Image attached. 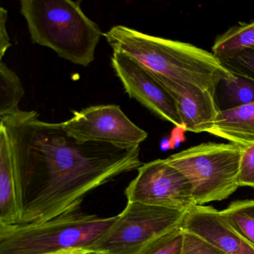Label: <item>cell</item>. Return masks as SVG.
<instances>
[{
	"label": "cell",
	"mask_w": 254,
	"mask_h": 254,
	"mask_svg": "<svg viewBox=\"0 0 254 254\" xmlns=\"http://www.w3.org/2000/svg\"><path fill=\"white\" fill-rule=\"evenodd\" d=\"M0 126L11 143L19 224L78 210L90 191L143 164L139 146L78 140L61 123L43 121L35 111L0 118Z\"/></svg>",
	"instance_id": "cell-1"
},
{
	"label": "cell",
	"mask_w": 254,
	"mask_h": 254,
	"mask_svg": "<svg viewBox=\"0 0 254 254\" xmlns=\"http://www.w3.org/2000/svg\"><path fill=\"white\" fill-rule=\"evenodd\" d=\"M114 53L126 55L150 73L216 93L218 84L234 78L212 53L189 43L166 39L117 25L104 35Z\"/></svg>",
	"instance_id": "cell-2"
},
{
	"label": "cell",
	"mask_w": 254,
	"mask_h": 254,
	"mask_svg": "<svg viewBox=\"0 0 254 254\" xmlns=\"http://www.w3.org/2000/svg\"><path fill=\"white\" fill-rule=\"evenodd\" d=\"M81 1L22 0L20 12L34 44L51 49L64 60L87 66L105 34L81 8Z\"/></svg>",
	"instance_id": "cell-3"
},
{
	"label": "cell",
	"mask_w": 254,
	"mask_h": 254,
	"mask_svg": "<svg viewBox=\"0 0 254 254\" xmlns=\"http://www.w3.org/2000/svg\"><path fill=\"white\" fill-rule=\"evenodd\" d=\"M117 216L102 218L78 210L38 224H0V254H44L67 249L90 251Z\"/></svg>",
	"instance_id": "cell-4"
},
{
	"label": "cell",
	"mask_w": 254,
	"mask_h": 254,
	"mask_svg": "<svg viewBox=\"0 0 254 254\" xmlns=\"http://www.w3.org/2000/svg\"><path fill=\"white\" fill-rule=\"evenodd\" d=\"M242 148L233 143L206 142L166 158L192 187L196 205L221 201L239 188Z\"/></svg>",
	"instance_id": "cell-5"
},
{
	"label": "cell",
	"mask_w": 254,
	"mask_h": 254,
	"mask_svg": "<svg viewBox=\"0 0 254 254\" xmlns=\"http://www.w3.org/2000/svg\"><path fill=\"white\" fill-rule=\"evenodd\" d=\"M186 212L128 201L114 224L92 245L99 254H139L152 241L181 226Z\"/></svg>",
	"instance_id": "cell-6"
},
{
	"label": "cell",
	"mask_w": 254,
	"mask_h": 254,
	"mask_svg": "<svg viewBox=\"0 0 254 254\" xmlns=\"http://www.w3.org/2000/svg\"><path fill=\"white\" fill-rule=\"evenodd\" d=\"M126 190L128 201L187 212L195 206L189 180L166 159L142 164Z\"/></svg>",
	"instance_id": "cell-7"
},
{
	"label": "cell",
	"mask_w": 254,
	"mask_h": 254,
	"mask_svg": "<svg viewBox=\"0 0 254 254\" xmlns=\"http://www.w3.org/2000/svg\"><path fill=\"white\" fill-rule=\"evenodd\" d=\"M61 125L78 140L123 148L139 146L148 136L116 105H96L73 111V117Z\"/></svg>",
	"instance_id": "cell-8"
},
{
	"label": "cell",
	"mask_w": 254,
	"mask_h": 254,
	"mask_svg": "<svg viewBox=\"0 0 254 254\" xmlns=\"http://www.w3.org/2000/svg\"><path fill=\"white\" fill-rule=\"evenodd\" d=\"M111 64L130 99H136L159 118L184 130L175 101L147 69L120 53H113Z\"/></svg>",
	"instance_id": "cell-9"
},
{
	"label": "cell",
	"mask_w": 254,
	"mask_h": 254,
	"mask_svg": "<svg viewBox=\"0 0 254 254\" xmlns=\"http://www.w3.org/2000/svg\"><path fill=\"white\" fill-rule=\"evenodd\" d=\"M184 231L197 235L227 254H254V246L229 224L222 211L195 205L186 212L181 224Z\"/></svg>",
	"instance_id": "cell-10"
},
{
	"label": "cell",
	"mask_w": 254,
	"mask_h": 254,
	"mask_svg": "<svg viewBox=\"0 0 254 254\" xmlns=\"http://www.w3.org/2000/svg\"><path fill=\"white\" fill-rule=\"evenodd\" d=\"M151 75L175 101L184 131L207 133L221 111L215 93L193 84H179Z\"/></svg>",
	"instance_id": "cell-11"
},
{
	"label": "cell",
	"mask_w": 254,
	"mask_h": 254,
	"mask_svg": "<svg viewBox=\"0 0 254 254\" xmlns=\"http://www.w3.org/2000/svg\"><path fill=\"white\" fill-rule=\"evenodd\" d=\"M207 133L240 148L254 145V103L221 110Z\"/></svg>",
	"instance_id": "cell-12"
},
{
	"label": "cell",
	"mask_w": 254,
	"mask_h": 254,
	"mask_svg": "<svg viewBox=\"0 0 254 254\" xmlns=\"http://www.w3.org/2000/svg\"><path fill=\"white\" fill-rule=\"evenodd\" d=\"M19 220L11 143L5 127L0 126V224H17Z\"/></svg>",
	"instance_id": "cell-13"
},
{
	"label": "cell",
	"mask_w": 254,
	"mask_h": 254,
	"mask_svg": "<svg viewBox=\"0 0 254 254\" xmlns=\"http://www.w3.org/2000/svg\"><path fill=\"white\" fill-rule=\"evenodd\" d=\"M252 48H254V19L249 23L232 26L217 37L212 47V53L223 62Z\"/></svg>",
	"instance_id": "cell-14"
},
{
	"label": "cell",
	"mask_w": 254,
	"mask_h": 254,
	"mask_svg": "<svg viewBox=\"0 0 254 254\" xmlns=\"http://www.w3.org/2000/svg\"><path fill=\"white\" fill-rule=\"evenodd\" d=\"M24 94L18 75L3 61L0 62V118L20 111L19 104Z\"/></svg>",
	"instance_id": "cell-15"
},
{
	"label": "cell",
	"mask_w": 254,
	"mask_h": 254,
	"mask_svg": "<svg viewBox=\"0 0 254 254\" xmlns=\"http://www.w3.org/2000/svg\"><path fill=\"white\" fill-rule=\"evenodd\" d=\"M219 91L224 101V110L254 103V80L235 75L228 81L218 84L216 92Z\"/></svg>",
	"instance_id": "cell-16"
},
{
	"label": "cell",
	"mask_w": 254,
	"mask_h": 254,
	"mask_svg": "<svg viewBox=\"0 0 254 254\" xmlns=\"http://www.w3.org/2000/svg\"><path fill=\"white\" fill-rule=\"evenodd\" d=\"M221 211L232 227L254 246V199L232 202Z\"/></svg>",
	"instance_id": "cell-17"
},
{
	"label": "cell",
	"mask_w": 254,
	"mask_h": 254,
	"mask_svg": "<svg viewBox=\"0 0 254 254\" xmlns=\"http://www.w3.org/2000/svg\"><path fill=\"white\" fill-rule=\"evenodd\" d=\"M183 241L184 232L180 226L154 239L139 254H181Z\"/></svg>",
	"instance_id": "cell-18"
},
{
	"label": "cell",
	"mask_w": 254,
	"mask_h": 254,
	"mask_svg": "<svg viewBox=\"0 0 254 254\" xmlns=\"http://www.w3.org/2000/svg\"><path fill=\"white\" fill-rule=\"evenodd\" d=\"M221 62L234 75L254 80V48L245 50Z\"/></svg>",
	"instance_id": "cell-19"
},
{
	"label": "cell",
	"mask_w": 254,
	"mask_h": 254,
	"mask_svg": "<svg viewBox=\"0 0 254 254\" xmlns=\"http://www.w3.org/2000/svg\"><path fill=\"white\" fill-rule=\"evenodd\" d=\"M184 232L181 254H227L194 233Z\"/></svg>",
	"instance_id": "cell-20"
},
{
	"label": "cell",
	"mask_w": 254,
	"mask_h": 254,
	"mask_svg": "<svg viewBox=\"0 0 254 254\" xmlns=\"http://www.w3.org/2000/svg\"><path fill=\"white\" fill-rule=\"evenodd\" d=\"M238 183L239 187L254 188V145L242 148Z\"/></svg>",
	"instance_id": "cell-21"
},
{
	"label": "cell",
	"mask_w": 254,
	"mask_h": 254,
	"mask_svg": "<svg viewBox=\"0 0 254 254\" xmlns=\"http://www.w3.org/2000/svg\"><path fill=\"white\" fill-rule=\"evenodd\" d=\"M8 11L3 7L0 8V62H2L8 49L12 46L10 42L9 35L7 31Z\"/></svg>",
	"instance_id": "cell-22"
},
{
	"label": "cell",
	"mask_w": 254,
	"mask_h": 254,
	"mask_svg": "<svg viewBox=\"0 0 254 254\" xmlns=\"http://www.w3.org/2000/svg\"><path fill=\"white\" fill-rule=\"evenodd\" d=\"M90 251L83 249H67L59 252L50 253V254H87Z\"/></svg>",
	"instance_id": "cell-23"
},
{
	"label": "cell",
	"mask_w": 254,
	"mask_h": 254,
	"mask_svg": "<svg viewBox=\"0 0 254 254\" xmlns=\"http://www.w3.org/2000/svg\"><path fill=\"white\" fill-rule=\"evenodd\" d=\"M87 254H97V253L96 252H93V251H90V252H89Z\"/></svg>",
	"instance_id": "cell-24"
}]
</instances>
